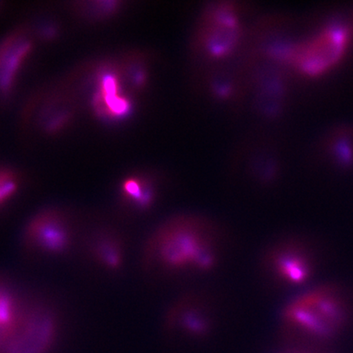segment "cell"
<instances>
[{
    "label": "cell",
    "instance_id": "3957f363",
    "mask_svg": "<svg viewBox=\"0 0 353 353\" xmlns=\"http://www.w3.org/2000/svg\"><path fill=\"white\" fill-rule=\"evenodd\" d=\"M85 217L68 206L46 205L22 226L21 252L33 260H56L78 251Z\"/></svg>",
    "mask_w": 353,
    "mask_h": 353
},
{
    "label": "cell",
    "instance_id": "8fae6325",
    "mask_svg": "<svg viewBox=\"0 0 353 353\" xmlns=\"http://www.w3.org/2000/svg\"><path fill=\"white\" fill-rule=\"evenodd\" d=\"M30 48V43L24 39L8 41L0 46V92H7L11 88L13 79Z\"/></svg>",
    "mask_w": 353,
    "mask_h": 353
},
{
    "label": "cell",
    "instance_id": "7a4b0ae2",
    "mask_svg": "<svg viewBox=\"0 0 353 353\" xmlns=\"http://www.w3.org/2000/svg\"><path fill=\"white\" fill-rule=\"evenodd\" d=\"M353 300L336 283L315 284L300 291L282 308V325L288 332L316 341L342 333L352 319Z\"/></svg>",
    "mask_w": 353,
    "mask_h": 353
},
{
    "label": "cell",
    "instance_id": "7c38bea8",
    "mask_svg": "<svg viewBox=\"0 0 353 353\" xmlns=\"http://www.w3.org/2000/svg\"><path fill=\"white\" fill-rule=\"evenodd\" d=\"M23 179L19 172L0 166V214L10 209L21 195Z\"/></svg>",
    "mask_w": 353,
    "mask_h": 353
},
{
    "label": "cell",
    "instance_id": "30bf717a",
    "mask_svg": "<svg viewBox=\"0 0 353 353\" xmlns=\"http://www.w3.org/2000/svg\"><path fill=\"white\" fill-rule=\"evenodd\" d=\"M28 297L7 276L0 275V350L20 319Z\"/></svg>",
    "mask_w": 353,
    "mask_h": 353
},
{
    "label": "cell",
    "instance_id": "8992f818",
    "mask_svg": "<svg viewBox=\"0 0 353 353\" xmlns=\"http://www.w3.org/2000/svg\"><path fill=\"white\" fill-rule=\"evenodd\" d=\"M78 252L94 271L117 276L126 268L129 243L117 223L104 216H87Z\"/></svg>",
    "mask_w": 353,
    "mask_h": 353
},
{
    "label": "cell",
    "instance_id": "9c48e42d",
    "mask_svg": "<svg viewBox=\"0 0 353 353\" xmlns=\"http://www.w3.org/2000/svg\"><path fill=\"white\" fill-rule=\"evenodd\" d=\"M213 307L210 299L203 294H183L168 307L166 323L170 327H179L188 333L202 334L210 328Z\"/></svg>",
    "mask_w": 353,
    "mask_h": 353
},
{
    "label": "cell",
    "instance_id": "ba28073f",
    "mask_svg": "<svg viewBox=\"0 0 353 353\" xmlns=\"http://www.w3.org/2000/svg\"><path fill=\"white\" fill-rule=\"evenodd\" d=\"M160 192L156 182L145 174L125 176L119 183L116 196L118 215L122 219H138L157 208Z\"/></svg>",
    "mask_w": 353,
    "mask_h": 353
},
{
    "label": "cell",
    "instance_id": "52a82bcc",
    "mask_svg": "<svg viewBox=\"0 0 353 353\" xmlns=\"http://www.w3.org/2000/svg\"><path fill=\"white\" fill-rule=\"evenodd\" d=\"M351 26L334 21L324 26L308 48L303 69L307 73L319 74L327 72L345 54L351 41Z\"/></svg>",
    "mask_w": 353,
    "mask_h": 353
},
{
    "label": "cell",
    "instance_id": "5b68a950",
    "mask_svg": "<svg viewBox=\"0 0 353 353\" xmlns=\"http://www.w3.org/2000/svg\"><path fill=\"white\" fill-rule=\"evenodd\" d=\"M63 328L59 307L41 296L29 295L28 303L0 353H50Z\"/></svg>",
    "mask_w": 353,
    "mask_h": 353
},
{
    "label": "cell",
    "instance_id": "277c9868",
    "mask_svg": "<svg viewBox=\"0 0 353 353\" xmlns=\"http://www.w3.org/2000/svg\"><path fill=\"white\" fill-rule=\"evenodd\" d=\"M320 254L307 238L288 236L271 243L262 254L260 268L272 285L282 290L311 286L319 271Z\"/></svg>",
    "mask_w": 353,
    "mask_h": 353
},
{
    "label": "cell",
    "instance_id": "6da1fadb",
    "mask_svg": "<svg viewBox=\"0 0 353 353\" xmlns=\"http://www.w3.org/2000/svg\"><path fill=\"white\" fill-rule=\"evenodd\" d=\"M223 259V234L205 216L179 213L158 223L145 237L140 263L148 275L176 279L210 275Z\"/></svg>",
    "mask_w": 353,
    "mask_h": 353
}]
</instances>
